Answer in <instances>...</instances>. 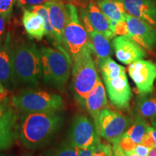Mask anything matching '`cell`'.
I'll return each mask as SVG.
<instances>
[{"instance_id": "44dd1931", "label": "cell", "mask_w": 156, "mask_h": 156, "mask_svg": "<svg viewBox=\"0 0 156 156\" xmlns=\"http://www.w3.org/2000/svg\"><path fill=\"white\" fill-rule=\"evenodd\" d=\"M97 5L108 19L116 22L126 20L127 13L122 0H98Z\"/></svg>"}, {"instance_id": "ee69618b", "label": "cell", "mask_w": 156, "mask_h": 156, "mask_svg": "<svg viewBox=\"0 0 156 156\" xmlns=\"http://www.w3.org/2000/svg\"><path fill=\"white\" fill-rule=\"evenodd\" d=\"M57 1H61V2H62V0H57Z\"/></svg>"}, {"instance_id": "6da1fadb", "label": "cell", "mask_w": 156, "mask_h": 156, "mask_svg": "<svg viewBox=\"0 0 156 156\" xmlns=\"http://www.w3.org/2000/svg\"><path fill=\"white\" fill-rule=\"evenodd\" d=\"M62 122L63 117L57 112L24 114L20 123V139L30 149L41 147L51 139Z\"/></svg>"}, {"instance_id": "e0dca14e", "label": "cell", "mask_w": 156, "mask_h": 156, "mask_svg": "<svg viewBox=\"0 0 156 156\" xmlns=\"http://www.w3.org/2000/svg\"><path fill=\"white\" fill-rule=\"evenodd\" d=\"M82 105L85 106L89 114L92 116L94 122H96L101 112L107 108L108 105L106 87L103 85L101 78L85 98Z\"/></svg>"}, {"instance_id": "836d02e7", "label": "cell", "mask_w": 156, "mask_h": 156, "mask_svg": "<svg viewBox=\"0 0 156 156\" xmlns=\"http://www.w3.org/2000/svg\"><path fill=\"white\" fill-rule=\"evenodd\" d=\"M9 94V90H7L0 82V101L5 102L7 100Z\"/></svg>"}, {"instance_id": "4316f807", "label": "cell", "mask_w": 156, "mask_h": 156, "mask_svg": "<svg viewBox=\"0 0 156 156\" xmlns=\"http://www.w3.org/2000/svg\"><path fill=\"white\" fill-rule=\"evenodd\" d=\"M118 143L120 147L125 153L134 151L136 145V144L133 141V140L130 136H129L125 132L119 139Z\"/></svg>"}, {"instance_id": "484cf974", "label": "cell", "mask_w": 156, "mask_h": 156, "mask_svg": "<svg viewBox=\"0 0 156 156\" xmlns=\"http://www.w3.org/2000/svg\"><path fill=\"white\" fill-rule=\"evenodd\" d=\"M16 0H0V15L9 20Z\"/></svg>"}, {"instance_id": "30bf717a", "label": "cell", "mask_w": 156, "mask_h": 156, "mask_svg": "<svg viewBox=\"0 0 156 156\" xmlns=\"http://www.w3.org/2000/svg\"><path fill=\"white\" fill-rule=\"evenodd\" d=\"M109 100L116 108L127 109L132 93L126 72L112 77L103 78Z\"/></svg>"}, {"instance_id": "8992f818", "label": "cell", "mask_w": 156, "mask_h": 156, "mask_svg": "<svg viewBox=\"0 0 156 156\" xmlns=\"http://www.w3.org/2000/svg\"><path fill=\"white\" fill-rule=\"evenodd\" d=\"M91 52L85 51L73 62V88L81 105L100 79Z\"/></svg>"}, {"instance_id": "f546056e", "label": "cell", "mask_w": 156, "mask_h": 156, "mask_svg": "<svg viewBox=\"0 0 156 156\" xmlns=\"http://www.w3.org/2000/svg\"><path fill=\"white\" fill-rule=\"evenodd\" d=\"M113 33L115 34V36H128L129 30L126 20L116 22L114 29H113Z\"/></svg>"}, {"instance_id": "74e56055", "label": "cell", "mask_w": 156, "mask_h": 156, "mask_svg": "<svg viewBox=\"0 0 156 156\" xmlns=\"http://www.w3.org/2000/svg\"><path fill=\"white\" fill-rule=\"evenodd\" d=\"M7 107L6 105L5 104V102H2V101H0V116H2L6 110H7Z\"/></svg>"}, {"instance_id": "603a6c76", "label": "cell", "mask_w": 156, "mask_h": 156, "mask_svg": "<svg viewBox=\"0 0 156 156\" xmlns=\"http://www.w3.org/2000/svg\"><path fill=\"white\" fill-rule=\"evenodd\" d=\"M147 126L145 119L137 116L135 122L126 130L125 133L129 136H130L136 144H140L142 142L144 135L147 132Z\"/></svg>"}, {"instance_id": "8d00e7d4", "label": "cell", "mask_w": 156, "mask_h": 156, "mask_svg": "<svg viewBox=\"0 0 156 156\" xmlns=\"http://www.w3.org/2000/svg\"><path fill=\"white\" fill-rule=\"evenodd\" d=\"M147 133L150 134L153 136L154 140H155V147H156V129L148 125L147 128Z\"/></svg>"}, {"instance_id": "f1b7e54d", "label": "cell", "mask_w": 156, "mask_h": 156, "mask_svg": "<svg viewBox=\"0 0 156 156\" xmlns=\"http://www.w3.org/2000/svg\"><path fill=\"white\" fill-rule=\"evenodd\" d=\"M112 147L109 143L100 142L93 149V156H108L109 150Z\"/></svg>"}, {"instance_id": "d6a6232c", "label": "cell", "mask_w": 156, "mask_h": 156, "mask_svg": "<svg viewBox=\"0 0 156 156\" xmlns=\"http://www.w3.org/2000/svg\"><path fill=\"white\" fill-rule=\"evenodd\" d=\"M112 149L114 152V156H127L125 152H124L119 145L118 141L114 142L112 143Z\"/></svg>"}, {"instance_id": "7bdbcfd3", "label": "cell", "mask_w": 156, "mask_h": 156, "mask_svg": "<svg viewBox=\"0 0 156 156\" xmlns=\"http://www.w3.org/2000/svg\"><path fill=\"white\" fill-rule=\"evenodd\" d=\"M0 156H4V155H3V154L1 153V151H0Z\"/></svg>"}, {"instance_id": "e575fe53", "label": "cell", "mask_w": 156, "mask_h": 156, "mask_svg": "<svg viewBox=\"0 0 156 156\" xmlns=\"http://www.w3.org/2000/svg\"><path fill=\"white\" fill-rule=\"evenodd\" d=\"M7 20L3 17L2 15H0V39L3 38L4 36H5V27L6 23Z\"/></svg>"}, {"instance_id": "4dcf8cb0", "label": "cell", "mask_w": 156, "mask_h": 156, "mask_svg": "<svg viewBox=\"0 0 156 156\" xmlns=\"http://www.w3.org/2000/svg\"><path fill=\"white\" fill-rule=\"evenodd\" d=\"M140 144H142V145L147 146V147L151 148L155 147V140H154L153 137L152 136L151 134H148L146 132V134L144 135L143 138H142V142Z\"/></svg>"}, {"instance_id": "7402d4cb", "label": "cell", "mask_w": 156, "mask_h": 156, "mask_svg": "<svg viewBox=\"0 0 156 156\" xmlns=\"http://www.w3.org/2000/svg\"><path fill=\"white\" fill-rule=\"evenodd\" d=\"M136 112L138 116L143 119H155L156 97L142 95L136 103Z\"/></svg>"}, {"instance_id": "277c9868", "label": "cell", "mask_w": 156, "mask_h": 156, "mask_svg": "<svg viewBox=\"0 0 156 156\" xmlns=\"http://www.w3.org/2000/svg\"><path fill=\"white\" fill-rule=\"evenodd\" d=\"M12 105L23 114L58 112L64 108L62 98L44 90L24 89L12 98Z\"/></svg>"}, {"instance_id": "b9f144b4", "label": "cell", "mask_w": 156, "mask_h": 156, "mask_svg": "<svg viewBox=\"0 0 156 156\" xmlns=\"http://www.w3.org/2000/svg\"><path fill=\"white\" fill-rule=\"evenodd\" d=\"M45 156H53V154H49V155H45Z\"/></svg>"}, {"instance_id": "5b68a950", "label": "cell", "mask_w": 156, "mask_h": 156, "mask_svg": "<svg viewBox=\"0 0 156 156\" xmlns=\"http://www.w3.org/2000/svg\"><path fill=\"white\" fill-rule=\"evenodd\" d=\"M67 20L62 36V48L69 54L72 63L85 51L90 49L89 36L79 18L78 10L73 4L66 5Z\"/></svg>"}, {"instance_id": "52a82bcc", "label": "cell", "mask_w": 156, "mask_h": 156, "mask_svg": "<svg viewBox=\"0 0 156 156\" xmlns=\"http://www.w3.org/2000/svg\"><path fill=\"white\" fill-rule=\"evenodd\" d=\"M131 124L132 120L128 117L106 108L101 112L95 126L99 136L114 143L118 141Z\"/></svg>"}, {"instance_id": "1f68e13d", "label": "cell", "mask_w": 156, "mask_h": 156, "mask_svg": "<svg viewBox=\"0 0 156 156\" xmlns=\"http://www.w3.org/2000/svg\"><path fill=\"white\" fill-rule=\"evenodd\" d=\"M149 151L150 147L142 145V144H136L135 149H134V152L140 156H147Z\"/></svg>"}, {"instance_id": "4fadbf2b", "label": "cell", "mask_w": 156, "mask_h": 156, "mask_svg": "<svg viewBox=\"0 0 156 156\" xmlns=\"http://www.w3.org/2000/svg\"><path fill=\"white\" fill-rule=\"evenodd\" d=\"M112 46L116 58L124 64H130L146 56L145 49L127 36L115 37Z\"/></svg>"}, {"instance_id": "7c38bea8", "label": "cell", "mask_w": 156, "mask_h": 156, "mask_svg": "<svg viewBox=\"0 0 156 156\" xmlns=\"http://www.w3.org/2000/svg\"><path fill=\"white\" fill-rule=\"evenodd\" d=\"M129 38L147 51H151L156 44V30L141 19L127 14L126 19Z\"/></svg>"}, {"instance_id": "3957f363", "label": "cell", "mask_w": 156, "mask_h": 156, "mask_svg": "<svg viewBox=\"0 0 156 156\" xmlns=\"http://www.w3.org/2000/svg\"><path fill=\"white\" fill-rule=\"evenodd\" d=\"M45 83L56 88L65 87L70 75L72 60L63 48L45 47L40 49Z\"/></svg>"}, {"instance_id": "ac0fdd59", "label": "cell", "mask_w": 156, "mask_h": 156, "mask_svg": "<svg viewBox=\"0 0 156 156\" xmlns=\"http://www.w3.org/2000/svg\"><path fill=\"white\" fill-rule=\"evenodd\" d=\"M82 9L85 11V14L88 17L90 23L95 30L101 33L109 40L114 38L115 34L110 28L109 19L105 16L95 2L90 0L87 3V6Z\"/></svg>"}, {"instance_id": "5bb4252c", "label": "cell", "mask_w": 156, "mask_h": 156, "mask_svg": "<svg viewBox=\"0 0 156 156\" xmlns=\"http://www.w3.org/2000/svg\"><path fill=\"white\" fill-rule=\"evenodd\" d=\"M17 115L12 108H7L0 116V151L8 150L14 145L17 134Z\"/></svg>"}, {"instance_id": "9c48e42d", "label": "cell", "mask_w": 156, "mask_h": 156, "mask_svg": "<svg viewBox=\"0 0 156 156\" xmlns=\"http://www.w3.org/2000/svg\"><path fill=\"white\" fill-rule=\"evenodd\" d=\"M127 70L141 96L153 93L156 79V64L151 61L141 59L129 64Z\"/></svg>"}, {"instance_id": "f6af8a7d", "label": "cell", "mask_w": 156, "mask_h": 156, "mask_svg": "<svg viewBox=\"0 0 156 156\" xmlns=\"http://www.w3.org/2000/svg\"><path fill=\"white\" fill-rule=\"evenodd\" d=\"M25 156H28V155H25Z\"/></svg>"}, {"instance_id": "f35d334b", "label": "cell", "mask_w": 156, "mask_h": 156, "mask_svg": "<svg viewBox=\"0 0 156 156\" xmlns=\"http://www.w3.org/2000/svg\"><path fill=\"white\" fill-rule=\"evenodd\" d=\"M147 156H156V147L150 148V151L149 153L147 154Z\"/></svg>"}, {"instance_id": "8fae6325", "label": "cell", "mask_w": 156, "mask_h": 156, "mask_svg": "<svg viewBox=\"0 0 156 156\" xmlns=\"http://www.w3.org/2000/svg\"><path fill=\"white\" fill-rule=\"evenodd\" d=\"M13 50L9 31L6 33L3 38L0 39V82L7 90H12L15 86Z\"/></svg>"}, {"instance_id": "d6986e66", "label": "cell", "mask_w": 156, "mask_h": 156, "mask_svg": "<svg viewBox=\"0 0 156 156\" xmlns=\"http://www.w3.org/2000/svg\"><path fill=\"white\" fill-rule=\"evenodd\" d=\"M22 20L25 32L30 38L41 41L46 36L45 23L41 15L29 9H23Z\"/></svg>"}, {"instance_id": "83f0119b", "label": "cell", "mask_w": 156, "mask_h": 156, "mask_svg": "<svg viewBox=\"0 0 156 156\" xmlns=\"http://www.w3.org/2000/svg\"><path fill=\"white\" fill-rule=\"evenodd\" d=\"M54 0H16L17 7L23 9H29L35 6L44 5Z\"/></svg>"}, {"instance_id": "d590c367", "label": "cell", "mask_w": 156, "mask_h": 156, "mask_svg": "<svg viewBox=\"0 0 156 156\" xmlns=\"http://www.w3.org/2000/svg\"><path fill=\"white\" fill-rule=\"evenodd\" d=\"M93 149H94V147L80 149V156H93Z\"/></svg>"}, {"instance_id": "ffe728a7", "label": "cell", "mask_w": 156, "mask_h": 156, "mask_svg": "<svg viewBox=\"0 0 156 156\" xmlns=\"http://www.w3.org/2000/svg\"><path fill=\"white\" fill-rule=\"evenodd\" d=\"M89 46L91 51L96 56L98 61H101L108 57H111L112 51L109 39L104 35L93 30L88 34Z\"/></svg>"}, {"instance_id": "d4e9b609", "label": "cell", "mask_w": 156, "mask_h": 156, "mask_svg": "<svg viewBox=\"0 0 156 156\" xmlns=\"http://www.w3.org/2000/svg\"><path fill=\"white\" fill-rule=\"evenodd\" d=\"M80 148L69 142L62 145L53 154V156H80Z\"/></svg>"}, {"instance_id": "cb8c5ba5", "label": "cell", "mask_w": 156, "mask_h": 156, "mask_svg": "<svg viewBox=\"0 0 156 156\" xmlns=\"http://www.w3.org/2000/svg\"><path fill=\"white\" fill-rule=\"evenodd\" d=\"M29 10L34 12L39 15H41L44 19L45 23V28H46V36L49 37L50 38L54 40V29L52 28L51 23L49 12L48 9L46 5H38L31 7Z\"/></svg>"}, {"instance_id": "ba28073f", "label": "cell", "mask_w": 156, "mask_h": 156, "mask_svg": "<svg viewBox=\"0 0 156 156\" xmlns=\"http://www.w3.org/2000/svg\"><path fill=\"white\" fill-rule=\"evenodd\" d=\"M98 134L91 121L84 115L74 119L69 132V142L80 149L95 147L100 143Z\"/></svg>"}, {"instance_id": "2e32d148", "label": "cell", "mask_w": 156, "mask_h": 156, "mask_svg": "<svg viewBox=\"0 0 156 156\" xmlns=\"http://www.w3.org/2000/svg\"><path fill=\"white\" fill-rule=\"evenodd\" d=\"M48 9L51 23L54 33V42L56 47L58 48H63L62 46V36L64 27L67 20V11L66 5L63 2L54 0L46 4Z\"/></svg>"}, {"instance_id": "7a4b0ae2", "label": "cell", "mask_w": 156, "mask_h": 156, "mask_svg": "<svg viewBox=\"0 0 156 156\" xmlns=\"http://www.w3.org/2000/svg\"><path fill=\"white\" fill-rule=\"evenodd\" d=\"M13 67L16 83L35 86L43 77L41 56L34 43H23L13 50Z\"/></svg>"}, {"instance_id": "60d3db41", "label": "cell", "mask_w": 156, "mask_h": 156, "mask_svg": "<svg viewBox=\"0 0 156 156\" xmlns=\"http://www.w3.org/2000/svg\"><path fill=\"white\" fill-rule=\"evenodd\" d=\"M108 156H114V152H113V149H112V147L111 148L110 150H109V152H108Z\"/></svg>"}, {"instance_id": "9a60e30c", "label": "cell", "mask_w": 156, "mask_h": 156, "mask_svg": "<svg viewBox=\"0 0 156 156\" xmlns=\"http://www.w3.org/2000/svg\"><path fill=\"white\" fill-rule=\"evenodd\" d=\"M127 14L156 26L155 0H122Z\"/></svg>"}, {"instance_id": "ab89813d", "label": "cell", "mask_w": 156, "mask_h": 156, "mask_svg": "<svg viewBox=\"0 0 156 156\" xmlns=\"http://www.w3.org/2000/svg\"><path fill=\"white\" fill-rule=\"evenodd\" d=\"M126 154L127 156H140L138 155V154H136L135 152H134V151L127 152V153H126Z\"/></svg>"}]
</instances>
